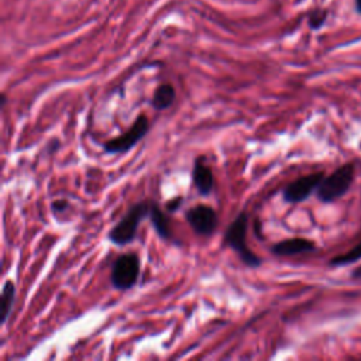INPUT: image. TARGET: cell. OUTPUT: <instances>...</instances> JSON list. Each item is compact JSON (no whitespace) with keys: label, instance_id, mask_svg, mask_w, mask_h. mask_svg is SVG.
Returning a JSON list of instances; mask_svg holds the SVG:
<instances>
[{"label":"cell","instance_id":"cell-1","mask_svg":"<svg viewBox=\"0 0 361 361\" xmlns=\"http://www.w3.org/2000/svg\"><path fill=\"white\" fill-rule=\"evenodd\" d=\"M247 226H248V214L245 212H241L228 226V228L224 233L223 244L233 248L240 259L250 268H258L262 264V259L255 255L245 243L247 235Z\"/></svg>","mask_w":361,"mask_h":361},{"label":"cell","instance_id":"cell-2","mask_svg":"<svg viewBox=\"0 0 361 361\" xmlns=\"http://www.w3.org/2000/svg\"><path fill=\"white\" fill-rule=\"evenodd\" d=\"M151 202H138L134 206L130 207V210L121 217V220L109 231V240L118 245H127L130 244L137 234L140 223L149 216Z\"/></svg>","mask_w":361,"mask_h":361},{"label":"cell","instance_id":"cell-3","mask_svg":"<svg viewBox=\"0 0 361 361\" xmlns=\"http://www.w3.org/2000/svg\"><path fill=\"white\" fill-rule=\"evenodd\" d=\"M354 173L355 168L351 162L338 166L333 173L324 176L320 182L316 190L317 199L323 203H331L344 196L353 185Z\"/></svg>","mask_w":361,"mask_h":361},{"label":"cell","instance_id":"cell-4","mask_svg":"<svg viewBox=\"0 0 361 361\" xmlns=\"http://www.w3.org/2000/svg\"><path fill=\"white\" fill-rule=\"evenodd\" d=\"M138 275H140V257L134 252H128V254L120 255L114 261L111 267L110 281L117 290H128L137 283Z\"/></svg>","mask_w":361,"mask_h":361},{"label":"cell","instance_id":"cell-5","mask_svg":"<svg viewBox=\"0 0 361 361\" xmlns=\"http://www.w3.org/2000/svg\"><path fill=\"white\" fill-rule=\"evenodd\" d=\"M149 130V120L145 114H140L131 127L117 138L109 140L103 144V148L109 154H123L131 149Z\"/></svg>","mask_w":361,"mask_h":361},{"label":"cell","instance_id":"cell-6","mask_svg":"<svg viewBox=\"0 0 361 361\" xmlns=\"http://www.w3.org/2000/svg\"><path fill=\"white\" fill-rule=\"evenodd\" d=\"M323 178H324L323 172H313V173L298 178L283 189L282 192L283 200L293 204L306 200L313 192L317 190Z\"/></svg>","mask_w":361,"mask_h":361},{"label":"cell","instance_id":"cell-7","mask_svg":"<svg viewBox=\"0 0 361 361\" xmlns=\"http://www.w3.org/2000/svg\"><path fill=\"white\" fill-rule=\"evenodd\" d=\"M186 221L189 223L190 228L203 237H209L214 233L219 219L217 213L214 212L213 207L206 206V204H197L190 207L186 214Z\"/></svg>","mask_w":361,"mask_h":361},{"label":"cell","instance_id":"cell-8","mask_svg":"<svg viewBox=\"0 0 361 361\" xmlns=\"http://www.w3.org/2000/svg\"><path fill=\"white\" fill-rule=\"evenodd\" d=\"M272 252L279 257H290V255H298L303 252H310L316 250V245L313 241L302 237H295V238H286L282 240L276 244L272 245Z\"/></svg>","mask_w":361,"mask_h":361},{"label":"cell","instance_id":"cell-9","mask_svg":"<svg viewBox=\"0 0 361 361\" xmlns=\"http://www.w3.org/2000/svg\"><path fill=\"white\" fill-rule=\"evenodd\" d=\"M192 178H193V185L197 189L199 195L207 196L214 185L213 173L212 169L206 165L204 157H197L193 164V171H192Z\"/></svg>","mask_w":361,"mask_h":361},{"label":"cell","instance_id":"cell-10","mask_svg":"<svg viewBox=\"0 0 361 361\" xmlns=\"http://www.w3.org/2000/svg\"><path fill=\"white\" fill-rule=\"evenodd\" d=\"M149 220L157 231V234L164 238V240H171L172 238V233H171V227H169V220L166 217V214L159 209L158 204L151 203V209H149Z\"/></svg>","mask_w":361,"mask_h":361},{"label":"cell","instance_id":"cell-11","mask_svg":"<svg viewBox=\"0 0 361 361\" xmlns=\"http://www.w3.org/2000/svg\"><path fill=\"white\" fill-rule=\"evenodd\" d=\"M175 97H176V93H175L173 86L169 83H164L155 89L151 104L155 110L161 111V110H165L169 106H172Z\"/></svg>","mask_w":361,"mask_h":361},{"label":"cell","instance_id":"cell-12","mask_svg":"<svg viewBox=\"0 0 361 361\" xmlns=\"http://www.w3.org/2000/svg\"><path fill=\"white\" fill-rule=\"evenodd\" d=\"M16 298V285L11 279H7L1 289V299H0V320L4 324L11 313L13 303Z\"/></svg>","mask_w":361,"mask_h":361},{"label":"cell","instance_id":"cell-13","mask_svg":"<svg viewBox=\"0 0 361 361\" xmlns=\"http://www.w3.org/2000/svg\"><path fill=\"white\" fill-rule=\"evenodd\" d=\"M358 259H361V241L358 244H355L347 252L333 257L330 259V265H333V267H344V265H350V264H353V262H355Z\"/></svg>","mask_w":361,"mask_h":361},{"label":"cell","instance_id":"cell-14","mask_svg":"<svg viewBox=\"0 0 361 361\" xmlns=\"http://www.w3.org/2000/svg\"><path fill=\"white\" fill-rule=\"evenodd\" d=\"M326 18H327V13L324 10H314L313 13H310V17H309L310 28L313 30L320 28L324 24Z\"/></svg>","mask_w":361,"mask_h":361},{"label":"cell","instance_id":"cell-15","mask_svg":"<svg viewBox=\"0 0 361 361\" xmlns=\"http://www.w3.org/2000/svg\"><path fill=\"white\" fill-rule=\"evenodd\" d=\"M68 206H69V203L66 200H61V199L59 200H54L51 203V209H52L54 213H62V212H65L68 209Z\"/></svg>","mask_w":361,"mask_h":361},{"label":"cell","instance_id":"cell-16","mask_svg":"<svg viewBox=\"0 0 361 361\" xmlns=\"http://www.w3.org/2000/svg\"><path fill=\"white\" fill-rule=\"evenodd\" d=\"M182 197H175V199H172V200H169L168 203H166V209L169 210V212H175L180 204H182Z\"/></svg>","mask_w":361,"mask_h":361},{"label":"cell","instance_id":"cell-17","mask_svg":"<svg viewBox=\"0 0 361 361\" xmlns=\"http://www.w3.org/2000/svg\"><path fill=\"white\" fill-rule=\"evenodd\" d=\"M351 276H353L355 281H361V265L357 267V268L351 272Z\"/></svg>","mask_w":361,"mask_h":361},{"label":"cell","instance_id":"cell-18","mask_svg":"<svg viewBox=\"0 0 361 361\" xmlns=\"http://www.w3.org/2000/svg\"><path fill=\"white\" fill-rule=\"evenodd\" d=\"M354 3H355V10H357V13L361 14V0H354Z\"/></svg>","mask_w":361,"mask_h":361},{"label":"cell","instance_id":"cell-19","mask_svg":"<svg viewBox=\"0 0 361 361\" xmlns=\"http://www.w3.org/2000/svg\"><path fill=\"white\" fill-rule=\"evenodd\" d=\"M4 104H6V96L3 94V96H1V106H4Z\"/></svg>","mask_w":361,"mask_h":361}]
</instances>
